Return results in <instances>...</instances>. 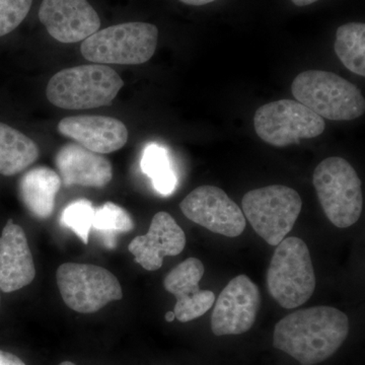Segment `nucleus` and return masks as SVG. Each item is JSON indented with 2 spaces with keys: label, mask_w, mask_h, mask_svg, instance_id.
Listing matches in <instances>:
<instances>
[{
  "label": "nucleus",
  "mask_w": 365,
  "mask_h": 365,
  "mask_svg": "<svg viewBox=\"0 0 365 365\" xmlns=\"http://www.w3.org/2000/svg\"><path fill=\"white\" fill-rule=\"evenodd\" d=\"M56 279L64 302L78 313H96L123 297L116 276L98 266L62 264L57 269Z\"/></svg>",
  "instance_id": "8"
},
{
  "label": "nucleus",
  "mask_w": 365,
  "mask_h": 365,
  "mask_svg": "<svg viewBox=\"0 0 365 365\" xmlns=\"http://www.w3.org/2000/svg\"><path fill=\"white\" fill-rule=\"evenodd\" d=\"M297 6H307L313 4L319 0H292Z\"/></svg>",
  "instance_id": "27"
},
{
  "label": "nucleus",
  "mask_w": 365,
  "mask_h": 365,
  "mask_svg": "<svg viewBox=\"0 0 365 365\" xmlns=\"http://www.w3.org/2000/svg\"><path fill=\"white\" fill-rule=\"evenodd\" d=\"M59 365H76V364H72V362H71V361H64V362H62V364H60Z\"/></svg>",
  "instance_id": "29"
},
{
  "label": "nucleus",
  "mask_w": 365,
  "mask_h": 365,
  "mask_svg": "<svg viewBox=\"0 0 365 365\" xmlns=\"http://www.w3.org/2000/svg\"><path fill=\"white\" fill-rule=\"evenodd\" d=\"M158 40L157 26L133 21L98 31L83 41L81 51L93 63L138 66L153 56Z\"/></svg>",
  "instance_id": "6"
},
{
  "label": "nucleus",
  "mask_w": 365,
  "mask_h": 365,
  "mask_svg": "<svg viewBox=\"0 0 365 365\" xmlns=\"http://www.w3.org/2000/svg\"><path fill=\"white\" fill-rule=\"evenodd\" d=\"M58 132L100 155L121 150L128 140V130L123 122L106 116L64 118L58 124Z\"/></svg>",
  "instance_id": "15"
},
{
  "label": "nucleus",
  "mask_w": 365,
  "mask_h": 365,
  "mask_svg": "<svg viewBox=\"0 0 365 365\" xmlns=\"http://www.w3.org/2000/svg\"><path fill=\"white\" fill-rule=\"evenodd\" d=\"M39 148L30 137L0 122V174L14 176L39 158Z\"/></svg>",
  "instance_id": "19"
},
{
  "label": "nucleus",
  "mask_w": 365,
  "mask_h": 365,
  "mask_svg": "<svg viewBox=\"0 0 365 365\" xmlns=\"http://www.w3.org/2000/svg\"><path fill=\"white\" fill-rule=\"evenodd\" d=\"M55 165L66 187L104 188L113 178L110 160L78 143L62 146L55 157Z\"/></svg>",
  "instance_id": "16"
},
{
  "label": "nucleus",
  "mask_w": 365,
  "mask_h": 365,
  "mask_svg": "<svg viewBox=\"0 0 365 365\" xmlns=\"http://www.w3.org/2000/svg\"><path fill=\"white\" fill-rule=\"evenodd\" d=\"M180 207L188 220L215 234L237 237L246 228L242 209L218 187L205 185L194 189Z\"/></svg>",
  "instance_id": "10"
},
{
  "label": "nucleus",
  "mask_w": 365,
  "mask_h": 365,
  "mask_svg": "<svg viewBox=\"0 0 365 365\" xmlns=\"http://www.w3.org/2000/svg\"><path fill=\"white\" fill-rule=\"evenodd\" d=\"M123 86L111 67L90 64L57 72L48 83L46 96L61 109H93L111 104Z\"/></svg>",
  "instance_id": "2"
},
{
  "label": "nucleus",
  "mask_w": 365,
  "mask_h": 365,
  "mask_svg": "<svg viewBox=\"0 0 365 365\" xmlns=\"http://www.w3.org/2000/svg\"><path fill=\"white\" fill-rule=\"evenodd\" d=\"M35 264L25 232L9 220L0 237V289L14 292L30 284Z\"/></svg>",
  "instance_id": "17"
},
{
  "label": "nucleus",
  "mask_w": 365,
  "mask_h": 365,
  "mask_svg": "<svg viewBox=\"0 0 365 365\" xmlns=\"http://www.w3.org/2000/svg\"><path fill=\"white\" fill-rule=\"evenodd\" d=\"M133 227L134 223L130 215L121 206L107 202L96 208L93 228L102 234L108 248L116 246V234L131 232Z\"/></svg>",
  "instance_id": "22"
},
{
  "label": "nucleus",
  "mask_w": 365,
  "mask_h": 365,
  "mask_svg": "<svg viewBox=\"0 0 365 365\" xmlns=\"http://www.w3.org/2000/svg\"><path fill=\"white\" fill-rule=\"evenodd\" d=\"M165 321L169 322V323H172V322L175 321V319H176V316H175V313L173 311L168 312L167 314H165Z\"/></svg>",
  "instance_id": "28"
},
{
  "label": "nucleus",
  "mask_w": 365,
  "mask_h": 365,
  "mask_svg": "<svg viewBox=\"0 0 365 365\" xmlns=\"http://www.w3.org/2000/svg\"><path fill=\"white\" fill-rule=\"evenodd\" d=\"M334 49L348 71L365 76L364 24L348 23L339 26L336 33Z\"/></svg>",
  "instance_id": "20"
},
{
  "label": "nucleus",
  "mask_w": 365,
  "mask_h": 365,
  "mask_svg": "<svg viewBox=\"0 0 365 365\" xmlns=\"http://www.w3.org/2000/svg\"><path fill=\"white\" fill-rule=\"evenodd\" d=\"M242 207L255 232L270 246H277L294 228L302 200L294 189L271 185L245 194Z\"/></svg>",
  "instance_id": "7"
},
{
  "label": "nucleus",
  "mask_w": 365,
  "mask_h": 365,
  "mask_svg": "<svg viewBox=\"0 0 365 365\" xmlns=\"http://www.w3.org/2000/svg\"><path fill=\"white\" fill-rule=\"evenodd\" d=\"M179 1L187 4V6H206V4H211V2H215L216 0H179Z\"/></svg>",
  "instance_id": "26"
},
{
  "label": "nucleus",
  "mask_w": 365,
  "mask_h": 365,
  "mask_svg": "<svg viewBox=\"0 0 365 365\" xmlns=\"http://www.w3.org/2000/svg\"><path fill=\"white\" fill-rule=\"evenodd\" d=\"M95 210L93 203L88 199L72 201L62 211L60 225L72 230L86 245L93 228Z\"/></svg>",
  "instance_id": "23"
},
{
  "label": "nucleus",
  "mask_w": 365,
  "mask_h": 365,
  "mask_svg": "<svg viewBox=\"0 0 365 365\" xmlns=\"http://www.w3.org/2000/svg\"><path fill=\"white\" fill-rule=\"evenodd\" d=\"M255 131L264 143L285 148L325 131L323 118L297 101H275L261 106L254 117Z\"/></svg>",
  "instance_id": "9"
},
{
  "label": "nucleus",
  "mask_w": 365,
  "mask_h": 365,
  "mask_svg": "<svg viewBox=\"0 0 365 365\" xmlns=\"http://www.w3.org/2000/svg\"><path fill=\"white\" fill-rule=\"evenodd\" d=\"M140 168L143 174L150 178L158 193L163 196L174 193L178 179L167 148L157 143L148 144L141 157Z\"/></svg>",
  "instance_id": "21"
},
{
  "label": "nucleus",
  "mask_w": 365,
  "mask_h": 365,
  "mask_svg": "<svg viewBox=\"0 0 365 365\" xmlns=\"http://www.w3.org/2000/svg\"><path fill=\"white\" fill-rule=\"evenodd\" d=\"M186 246V235L172 215L160 211L153 216L148 234L138 235L129 245L135 262L148 271L162 268L165 257L181 254Z\"/></svg>",
  "instance_id": "14"
},
{
  "label": "nucleus",
  "mask_w": 365,
  "mask_h": 365,
  "mask_svg": "<svg viewBox=\"0 0 365 365\" xmlns=\"http://www.w3.org/2000/svg\"><path fill=\"white\" fill-rule=\"evenodd\" d=\"M211 330L215 336L241 335L251 330L261 307L258 287L247 275L228 282L215 302Z\"/></svg>",
  "instance_id": "11"
},
{
  "label": "nucleus",
  "mask_w": 365,
  "mask_h": 365,
  "mask_svg": "<svg viewBox=\"0 0 365 365\" xmlns=\"http://www.w3.org/2000/svg\"><path fill=\"white\" fill-rule=\"evenodd\" d=\"M39 19L51 37L66 44L88 39L101 26L88 0H43Z\"/></svg>",
  "instance_id": "12"
},
{
  "label": "nucleus",
  "mask_w": 365,
  "mask_h": 365,
  "mask_svg": "<svg viewBox=\"0 0 365 365\" xmlns=\"http://www.w3.org/2000/svg\"><path fill=\"white\" fill-rule=\"evenodd\" d=\"M313 184L324 212L336 227L355 225L364 207L361 181L344 158L322 160L314 170Z\"/></svg>",
  "instance_id": "5"
},
{
  "label": "nucleus",
  "mask_w": 365,
  "mask_h": 365,
  "mask_svg": "<svg viewBox=\"0 0 365 365\" xmlns=\"http://www.w3.org/2000/svg\"><path fill=\"white\" fill-rule=\"evenodd\" d=\"M33 0H0V37L13 32L23 23Z\"/></svg>",
  "instance_id": "24"
},
{
  "label": "nucleus",
  "mask_w": 365,
  "mask_h": 365,
  "mask_svg": "<svg viewBox=\"0 0 365 365\" xmlns=\"http://www.w3.org/2000/svg\"><path fill=\"white\" fill-rule=\"evenodd\" d=\"M269 294L283 309H297L311 299L316 276L311 253L299 237H285L277 245L267 271Z\"/></svg>",
  "instance_id": "4"
},
{
  "label": "nucleus",
  "mask_w": 365,
  "mask_h": 365,
  "mask_svg": "<svg viewBox=\"0 0 365 365\" xmlns=\"http://www.w3.org/2000/svg\"><path fill=\"white\" fill-rule=\"evenodd\" d=\"M292 91L297 102L323 119L351 121L364 114L361 91L334 72H302L294 78Z\"/></svg>",
  "instance_id": "3"
},
{
  "label": "nucleus",
  "mask_w": 365,
  "mask_h": 365,
  "mask_svg": "<svg viewBox=\"0 0 365 365\" xmlns=\"http://www.w3.org/2000/svg\"><path fill=\"white\" fill-rule=\"evenodd\" d=\"M204 272L205 268L202 262L197 258H189L165 276L163 287L177 299L173 312L181 323L200 318L215 304V294L199 287Z\"/></svg>",
  "instance_id": "13"
},
{
  "label": "nucleus",
  "mask_w": 365,
  "mask_h": 365,
  "mask_svg": "<svg viewBox=\"0 0 365 365\" xmlns=\"http://www.w3.org/2000/svg\"><path fill=\"white\" fill-rule=\"evenodd\" d=\"M347 314L333 307L297 309L281 319L273 333V346L302 365H316L333 356L347 339Z\"/></svg>",
  "instance_id": "1"
},
{
  "label": "nucleus",
  "mask_w": 365,
  "mask_h": 365,
  "mask_svg": "<svg viewBox=\"0 0 365 365\" xmlns=\"http://www.w3.org/2000/svg\"><path fill=\"white\" fill-rule=\"evenodd\" d=\"M60 187L61 179L55 170L37 167L28 170L21 177L19 191L29 212L39 220H46L54 211L55 198Z\"/></svg>",
  "instance_id": "18"
},
{
  "label": "nucleus",
  "mask_w": 365,
  "mask_h": 365,
  "mask_svg": "<svg viewBox=\"0 0 365 365\" xmlns=\"http://www.w3.org/2000/svg\"><path fill=\"white\" fill-rule=\"evenodd\" d=\"M0 365H26V364L16 355L0 350Z\"/></svg>",
  "instance_id": "25"
}]
</instances>
